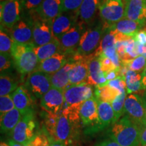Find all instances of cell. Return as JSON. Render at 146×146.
Wrapping results in <instances>:
<instances>
[{"instance_id":"cell-17","label":"cell","mask_w":146,"mask_h":146,"mask_svg":"<svg viewBox=\"0 0 146 146\" xmlns=\"http://www.w3.org/2000/svg\"><path fill=\"white\" fill-rule=\"evenodd\" d=\"M105 72H103L99 56L95 54L89 55V72L86 83L90 86H99L106 83Z\"/></svg>"},{"instance_id":"cell-42","label":"cell","mask_w":146,"mask_h":146,"mask_svg":"<svg viewBox=\"0 0 146 146\" xmlns=\"http://www.w3.org/2000/svg\"><path fill=\"white\" fill-rule=\"evenodd\" d=\"M12 65V61L10 59V54H1L0 55V70L2 72L8 70Z\"/></svg>"},{"instance_id":"cell-41","label":"cell","mask_w":146,"mask_h":146,"mask_svg":"<svg viewBox=\"0 0 146 146\" xmlns=\"http://www.w3.org/2000/svg\"><path fill=\"white\" fill-rule=\"evenodd\" d=\"M43 0H21V3L22 5V8H25V10L31 11L36 10Z\"/></svg>"},{"instance_id":"cell-7","label":"cell","mask_w":146,"mask_h":146,"mask_svg":"<svg viewBox=\"0 0 146 146\" xmlns=\"http://www.w3.org/2000/svg\"><path fill=\"white\" fill-rule=\"evenodd\" d=\"M25 87L31 95L40 99L52 88L51 74L35 70L27 76Z\"/></svg>"},{"instance_id":"cell-4","label":"cell","mask_w":146,"mask_h":146,"mask_svg":"<svg viewBox=\"0 0 146 146\" xmlns=\"http://www.w3.org/2000/svg\"><path fill=\"white\" fill-rule=\"evenodd\" d=\"M109 26L98 25L87 29L84 33L80 40L76 54L79 56H87L94 54L101 43L106 29Z\"/></svg>"},{"instance_id":"cell-18","label":"cell","mask_w":146,"mask_h":146,"mask_svg":"<svg viewBox=\"0 0 146 146\" xmlns=\"http://www.w3.org/2000/svg\"><path fill=\"white\" fill-rule=\"evenodd\" d=\"M78 12L75 14L62 13L51 22V27L55 38L59 39L64 34L68 32L77 23Z\"/></svg>"},{"instance_id":"cell-38","label":"cell","mask_w":146,"mask_h":146,"mask_svg":"<svg viewBox=\"0 0 146 146\" xmlns=\"http://www.w3.org/2000/svg\"><path fill=\"white\" fill-rule=\"evenodd\" d=\"M83 0H62V12H78Z\"/></svg>"},{"instance_id":"cell-24","label":"cell","mask_w":146,"mask_h":146,"mask_svg":"<svg viewBox=\"0 0 146 146\" xmlns=\"http://www.w3.org/2000/svg\"><path fill=\"white\" fill-rule=\"evenodd\" d=\"M103 0H83L78 10V15L83 23L89 24L94 21Z\"/></svg>"},{"instance_id":"cell-26","label":"cell","mask_w":146,"mask_h":146,"mask_svg":"<svg viewBox=\"0 0 146 146\" xmlns=\"http://www.w3.org/2000/svg\"><path fill=\"white\" fill-rule=\"evenodd\" d=\"M98 104L100 129L102 131L115 123L114 112L112 104L109 102L98 100Z\"/></svg>"},{"instance_id":"cell-15","label":"cell","mask_w":146,"mask_h":146,"mask_svg":"<svg viewBox=\"0 0 146 146\" xmlns=\"http://www.w3.org/2000/svg\"><path fill=\"white\" fill-rule=\"evenodd\" d=\"M72 58L75 60V64L70 72L69 86L86 83L89 72V56H82L75 54Z\"/></svg>"},{"instance_id":"cell-46","label":"cell","mask_w":146,"mask_h":146,"mask_svg":"<svg viewBox=\"0 0 146 146\" xmlns=\"http://www.w3.org/2000/svg\"><path fill=\"white\" fill-rule=\"evenodd\" d=\"M49 146H67L63 142L58 141V140H51V142Z\"/></svg>"},{"instance_id":"cell-19","label":"cell","mask_w":146,"mask_h":146,"mask_svg":"<svg viewBox=\"0 0 146 146\" xmlns=\"http://www.w3.org/2000/svg\"><path fill=\"white\" fill-rule=\"evenodd\" d=\"M35 10L42 20L51 23L62 13V0H43Z\"/></svg>"},{"instance_id":"cell-48","label":"cell","mask_w":146,"mask_h":146,"mask_svg":"<svg viewBox=\"0 0 146 146\" xmlns=\"http://www.w3.org/2000/svg\"><path fill=\"white\" fill-rule=\"evenodd\" d=\"M8 144L10 145V146H23V145H22V144L18 143L17 141H14V139H9L8 141Z\"/></svg>"},{"instance_id":"cell-45","label":"cell","mask_w":146,"mask_h":146,"mask_svg":"<svg viewBox=\"0 0 146 146\" xmlns=\"http://www.w3.org/2000/svg\"><path fill=\"white\" fill-rule=\"evenodd\" d=\"M139 146H146V127L141 130Z\"/></svg>"},{"instance_id":"cell-37","label":"cell","mask_w":146,"mask_h":146,"mask_svg":"<svg viewBox=\"0 0 146 146\" xmlns=\"http://www.w3.org/2000/svg\"><path fill=\"white\" fill-rule=\"evenodd\" d=\"M125 56L123 60H131L139 56L137 50V43L134 39H131L127 41L125 47Z\"/></svg>"},{"instance_id":"cell-1","label":"cell","mask_w":146,"mask_h":146,"mask_svg":"<svg viewBox=\"0 0 146 146\" xmlns=\"http://www.w3.org/2000/svg\"><path fill=\"white\" fill-rule=\"evenodd\" d=\"M81 108L64 107L58 116L53 140H58L67 146H75L81 133Z\"/></svg>"},{"instance_id":"cell-44","label":"cell","mask_w":146,"mask_h":146,"mask_svg":"<svg viewBox=\"0 0 146 146\" xmlns=\"http://www.w3.org/2000/svg\"><path fill=\"white\" fill-rule=\"evenodd\" d=\"M96 146H121L118 144L117 142L115 141L112 138L105 139L104 141L100 142L99 143L97 144Z\"/></svg>"},{"instance_id":"cell-47","label":"cell","mask_w":146,"mask_h":146,"mask_svg":"<svg viewBox=\"0 0 146 146\" xmlns=\"http://www.w3.org/2000/svg\"><path fill=\"white\" fill-rule=\"evenodd\" d=\"M141 83L144 90H146V67L141 74Z\"/></svg>"},{"instance_id":"cell-32","label":"cell","mask_w":146,"mask_h":146,"mask_svg":"<svg viewBox=\"0 0 146 146\" xmlns=\"http://www.w3.org/2000/svg\"><path fill=\"white\" fill-rule=\"evenodd\" d=\"M121 66L137 72H143L146 66V58L143 56H138L135 58L128 60H120Z\"/></svg>"},{"instance_id":"cell-2","label":"cell","mask_w":146,"mask_h":146,"mask_svg":"<svg viewBox=\"0 0 146 146\" xmlns=\"http://www.w3.org/2000/svg\"><path fill=\"white\" fill-rule=\"evenodd\" d=\"M141 133V128L125 114L111 126L109 136L121 146H139Z\"/></svg>"},{"instance_id":"cell-23","label":"cell","mask_w":146,"mask_h":146,"mask_svg":"<svg viewBox=\"0 0 146 146\" xmlns=\"http://www.w3.org/2000/svg\"><path fill=\"white\" fill-rule=\"evenodd\" d=\"M75 60L73 58L69 60L68 62L63 68L51 75V83L54 88L64 91L69 87V76L70 72L74 67Z\"/></svg>"},{"instance_id":"cell-11","label":"cell","mask_w":146,"mask_h":146,"mask_svg":"<svg viewBox=\"0 0 146 146\" xmlns=\"http://www.w3.org/2000/svg\"><path fill=\"white\" fill-rule=\"evenodd\" d=\"M35 128L34 114L31 111L23 116V118L10 133L11 137L14 141L24 145L28 143L36 134L35 133Z\"/></svg>"},{"instance_id":"cell-40","label":"cell","mask_w":146,"mask_h":146,"mask_svg":"<svg viewBox=\"0 0 146 146\" xmlns=\"http://www.w3.org/2000/svg\"><path fill=\"white\" fill-rule=\"evenodd\" d=\"M99 56L100 60V64H101V67L103 72H110L111 70H120V69H118L115 66L114 63L112 62V61L109 58L105 56L104 55L100 54Z\"/></svg>"},{"instance_id":"cell-27","label":"cell","mask_w":146,"mask_h":146,"mask_svg":"<svg viewBox=\"0 0 146 146\" xmlns=\"http://www.w3.org/2000/svg\"><path fill=\"white\" fill-rule=\"evenodd\" d=\"M33 51L37 56L39 62H41L52 57L58 53L62 52L61 44L59 39L55 38L50 43L42 46L35 47Z\"/></svg>"},{"instance_id":"cell-30","label":"cell","mask_w":146,"mask_h":146,"mask_svg":"<svg viewBox=\"0 0 146 146\" xmlns=\"http://www.w3.org/2000/svg\"><path fill=\"white\" fill-rule=\"evenodd\" d=\"M120 94L122 93L116 90V89L103 84L96 87L94 96L98 100L109 102L111 104Z\"/></svg>"},{"instance_id":"cell-43","label":"cell","mask_w":146,"mask_h":146,"mask_svg":"<svg viewBox=\"0 0 146 146\" xmlns=\"http://www.w3.org/2000/svg\"><path fill=\"white\" fill-rule=\"evenodd\" d=\"M137 43L141 45L146 44V28L140 29L133 37Z\"/></svg>"},{"instance_id":"cell-8","label":"cell","mask_w":146,"mask_h":146,"mask_svg":"<svg viewBox=\"0 0 146 146\" xmlns=\"http://www.w3.org/2000/svg\"><path fill=\"white\" fill-rule=\"evenodd\" d=\"M31 12L33 26L32 43L35 47H39L50 43L55 39L51 23L42 20L35 10L31 11Z\"/></svg>"},{"instance_id":"cell-13","label":"cell","mask_w":146,"mask_h":146,"mask_svg":"<svg viewBox=\"0 0 146 146\" xmlns=\"http://www.w3.org/2000/svg\"><path fill=\"white\" fill-rule=\"evenodd\" d=\"M83 21H78L68 32L63 35L59 39L61 44L62 52L67 54H76L80 40L85 33V26Z\"/></svg>"},{"instance_id":"cell-22","label":"cell","mask_w":146,"mask_h":146,"mask_svg":"<svg viewBox=\"0 0 146 146\" xmlns=\"http://www.w3.org/2000/svg\"><path fill=\"white\" fill-rule=\"evenodd\" d=\"M69 60L66 54L58 53L52 57L40 62L36 70L42 71L52 75L63 68L68 62Z\"/></svg>"},{"instance_id":"cell-14","label":"cell","mask_w":146,"mask_h":146,"mask_svg":"<svg viewBox=\"0 0 146 146\" xmlns=\"http://www.w3.org/2000/svg\"><path fill=\"white\" fill-rule=\"evenodd\" d=\"M65 104L64 91L52 87L41 99V106L45 112L59 114Z\"/></svg>"},{"instance_id":"cell-34","label":"cell","mask_w":146,"mask_h":146,"mask_svg":"<svg viewBox=\"0 0 146 146\" xmlns=\"http://www.w3.org/2000/svg\"><path fill=\"white\" fill-rule=\"evenodd\" d=\"M51 140L46 131H38L33 137L23 146H49Z\"/></svg>"},{"instance_id":"cell-3","label":"cell","mask_w":146,"mask_h":146,"mask_svg":"<svg viewBox=\"0 0 146 146\" xmlns=\"http://www.w3.org/2000/svg\"><path fill=\"white\" fill-rule=\"evenodd\" d=\"M34 47L33 43L22 44L14 41L11 56L18 72L23 76L30 74L36 70L39 66L40 62L34 52Z\"/></svg>"},{"instance_id":"cell-39","label":"cell","mask_w":146,"mask_h":146,"mask_svg":"<svg viewBox=\"0 0 146 146\" xmlns=\"http://www.w3.org/2000/svg\"><path fill=\"white\" fill-rule=\"evenodd\" d=\"M104 84L105 85H108L110 87L116 89V90L120 91V93H123L124 91H126L125 80V78L120 76H118L117 78H114V79L108 81Z\"/></svg>"},{"instance_id":"cell-51","label":"cell","mask_w":146,"mask_h":146,"mask_svg":"<svg viewBox=\"0 0 146 146\" xmlns=\"http://www.w3.org/2000/svg\"><path fill=\"white\" fill-rule=\"evenodd\" d=\"M143 56H144V57H145V58H146V51H145V54H143Z\"/></svg>"},{"instance_id":"cell-5","label":"cell","mask_w":146,"mask_h":146,"mask_svg":"<svg viewBox=\"0 0 146 146\" xmlns=\"http://www.w3.org/2000/svg\"><path fill=\"white\" fill-rule=\"evenodd\" d=\"M82 127L85 128V133L91 134L101 131L98 116V100L94 96L82 104L80 109Z\"/></svg>"},{"instance_id":"cell-50","label":"cell","mask_w":146,"mask_h":146,"mask_svg":"<svg viewBox=\"0 0 146 146\" xmlns=\"http://www.w3.org/2000/svg\"><path fill=\"white\" fill-rule=\"evenodd\" d=\"M0 146H10L8 143H6V142L4 141H1V144H0Z\"/></svg>"},{"instance_id":"cell-33","label":"cell","mask_w":146,"mask_h":146,"mask_svg":"<svg viewBox=\"0 0 146 146\" xmlns=\"http://www.w3.org/2000/svg\"><path fill=\"white\" fill-rule=\"evenodd\" d=\"M126 98H127V91H125L122 94H120L111 103L114 112L115 123L117 122L120 118L123 117L125 115V102Z\"/></svg>"},{"instance_id":"cell-29","label":"cell","mask_w":146,"mask_h":146,"mask_svg":"<svg viewBox=\"0 0 146 146\" xmlns=\"http://www.w3.org/2000/svg\"><path fill=\"white\" fill-rule=\"evenodd\" d=\"M126 83V91L127 94H136L144 91L141 83V75L135 71L128 70L124 76Z\"/></svg>"},{"instance_id":"cell-12","label":"cell","mask_w":146,"mask_h":146,"mask_svg":"<svg viewBox=\"0 0 146 146\" xmlns=\"http://www.w3.org/2000/svg\"><path fill=\"white\" fill-rule=\"evenodd\" d=\"M22 5L19 0H3L1 1V27L11 29L21 18Z\"/></svg>"},{"instance_id":"cell-6","label":"cell","mask_w":146,"mask_h":146,"mask_svg":"<svg viewBox=\"0 0 146 146\" xmlns=\"http://www.w3.org/2000/svg\"><path fill=\"white\" fill-rule=\"evenodd\" d=\"M125 114L142 129L146 127V108L141 96L129 94L125 102Z\"/></svg>"},{"instance_id":"cell-35","label":"cell","mask_w":146,"mask_h":146,"mask_svg":"<svg viewBox=\"0 0 146 146\" xmlns=\"http://www.w3.org/2000/svg\"><path fill=\"white\" fill-rule=\"evenodd\" d=\"M13 40L8 36L5 30L1 27L0 31V52L1 54H10L13 45Z\"/></svg>"},{"instance_id":"cell-31","label":"cell","mask_w":146,"mask_h":146,"mask_svg":"<svg viewBox=\"0 0 146 146\" xmlns=\"http://www.w3.org/2000/svg\"><path fill=\"white\" fill-rule=\"evenodd\" d=\"M18 87V83L14 78L1 73L0 77V97L12 94Z\"/></svg>"},{"instance_id":"cell-21","label":"cell","mask_w":146,"mask_h":146,"mask_svg":"<svg viewBox=\"0 0 146 146\" xmlns=\"http://www.w3.org/2000/svg\"><path fill=\"white\" fill-rule=\"evenodd\" d=\"M10 95L15 108L19 110L23 116L33 111V100L31 98L30 93L26 87L19 86Z\"/></svg>"},{"instance_id":"cell-16","label":"cell","mask_w":146,"mask_h":146,"mask_svg":"<svg viewBox=\"0 0 146 146\" xmlns=\"http://www.w3.org/2000/svg\"><path fill=\"white\" fill-rule=\"evenodd\" d=\"M125 18L145 25L146 0H125Z\"/></svg>"},{"instance_id":"cell-28","label":"cell","mask_w":146,"mask_h":146,"mask_svg":"<svg viewBox=\"0 0 146 146\" xmlns=\"http://www.w3.org/2000/svg\"><path fill=\"white\" fill-rule=\"evenodd\" d=\"M23 118V115L19 110L14 108L10 112L1 116V133H12L14 128Z\"/></svg>"},{"instance_id":"cell-49","label":"cell","mask_w":146,"mask_h":146,"mask_svg":"<svg viewBox=\"0 0 146 146\" xmlns=\"http://www.w3.org/2000/svg\"><path fill=\"white\" fill-rule=\"evenodd\" d=\"M142 100H143V104L145 106V108H146V90L144 91V92L142 94Z\"/></svg>"},{"instance_id":"cell-9","label":"cell","mask_w":146,"mask_h":146,"mask_svg":"<svg viewBox=\"0 0 146 146\" xmlns=\"http://www.w3.org/2000/svg\"><path fill=\"white\" fill-rule=\"evenodd\" d=\"M125 0H103L99 14L105 25L111 26L125 18Z\"/></svg>"},{"instance_id":"cell-36","label":"cell","mask_w":146,"mask_h":146,"mask_svg":"<svg viewBox=\"0 0 146 146\" xmlns=\"http://www.w3.org/2000/svg\"><path fill=\"white\" fill-rule=\"evenodd\" d=\"M15 108L11 95L0 97V114L1 116Z\"/></svg>"},{"instance_id":"cell-20","label":"cell","mask_w":146,"mask_h":146,"mask_svg":"<svg viewBox=\"0 0 146 146\" xmlns=\"http://www.w3.org/2000/svg\"><path fill=\"white\" fill-rule=\"evenodd\" d=\"M10 30L11 38L13 41L22 44L32 43L33 26L31 22L20 20Z\"/></svg>"},{"instance_id":"cell-10","label":"cell","mask_w":146,"mask_h":146,"mask_svg":"<svg viewBox=\"0 0 146 146\" xmlns=\"http://www.w3.org/2000/svg\"><path fill=\"white\" fill-rule=\"evenodd\" d=\"M65 104L64 107L81 108L86 100L94 96L92 87L87 83L69 86L64 91Z\"/></svg>"},{"instance_id":"cell-25","label":"cell","mask_w":146,"mask_h":146,"mask_svg":"<svg viewBox=\"0 0 146 146\" xmlns=\"http://www.w3.org/2000/svg\"><path fill=\"white\" fill-rule=\"evenodd\" d=\"M144 25L137 22L131 21L127 18H123L118 23L109 26L110 30L115 32L129 36L131 37H134L135 35L137 33L140 29H141Z\"/></svg>"}]
</instances>
